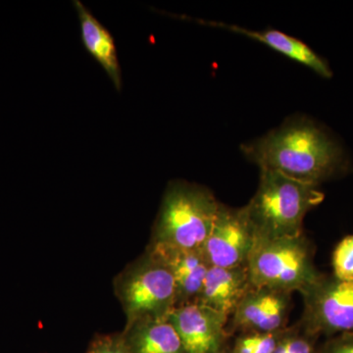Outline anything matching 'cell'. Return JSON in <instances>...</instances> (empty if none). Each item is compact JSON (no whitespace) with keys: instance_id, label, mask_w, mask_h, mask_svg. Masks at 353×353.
<instances>
[{"instance_id":"6da1fadb","label":"cell","mask_w":353,"mask_h":353,"mask_svg":"<svg viewBox=\"0 0 353 353\" xmlns=\"http://www.w3.org/2000/svg\"><path fill=\"white\" fill-rule=\"evenodd\" d=\"M243 155L260 170L275 171L301 182L319 185L345 169L340 145L314 122L304 117L241 146Z\"/></svg>"},{"instance_id":"7a4b0ae2","label":"cell","mask_w":353,"mask_h":353,"mask_svg":"<svg viewBox=\"0 0 353 353\" xmlns=\"http://www.w3.org/2000/svg\"><path fill=\"white\" fill-rule=\"evenodd\" d=\"M318 187L278 172L260 170L259 188L245 205L256 236L279 239L303 234L304 218L324 199Z\"/></svg>"},{"instance_id":"3957f363","label":"cell","mask_w":353,"mask_h":353,"mask_svg":"<svg viewBox=\"0 0 353 353\" xmlns=\"http://www.w3.org/2000/svg\"><path fill=\"white\" fill-rule=\"evenodd\" d=\"M220 202L206 188L187 182L170 183L155 224L154 243L185 250H201Z\"/></svg>"},{"instance_id":"277c9868","label":"cell","mask_w":353,"mask_h":353,"mask_svg":"<svg viewBox=\"0 0 353 353\" xmlns=\"http://www.w3.org/2000/svg\"><path fill=\"white\" fill-rule=\"evenodd\" d=\"M252 287L303 294L322 274L316 268L314 250L304 234L294 238L256 236L248 259Z\"/></svg>"},{"instance_id":"5b68a950","label":"cell","mask_w":353,"mask_h":353,"mask_svg":"<svg viewBox=\"0 0 353 353\" xmlns=\"http://www.w3.org/2000/svg\"><path fill=\"white\" fill-rule=\"evenodd\" d=\"M119 296L131 325L167 319L176 306L175 281L163 262L150 252L121 280Z\"/></svg>"},{"instance_id":"8992f818","label":"cell","mask_w":353,"mask_h":353,"mask_svg":"<svg viewBox=\"0 0 353 353\" xmlns=\"http://www.w3.org/2000/svg\"><path fill=\"white\" fill-rule=\"evenodd\" d=\"M303 325L310 336L353 333V282L321 277L303 292Z\"/></svg>"},{"instance_id":"52a82bcc","label":"cell","mask_w":353,"mask_h":353,"mask_svg":"<svg viewBox=\"0 0 353 353\" xmlns=\"http://www.w3.org/2000/svg\"><path fill=\"white\" fill-rule=\"evenodd\" d=\"M255 238L256 234L245 206L232 208L220 203L202 252L210 266L223 268L245 266Z\"/></svg>"},{"instance_id":"ba28073f","label":"cell","mask_w":353,"mask_h":353,"mask_svg":"<svg viewBox=\"0 0 353 353\" xmlns=\"http://www.w3.org/2000/svg\"><path fill=\"white\" fill-rule=\"evenodd\" d=\"M227 315L199 303L176 306L169 314L185 353L220 352L225 338Z\"/></svg>"},{"instance_id":"9c48e42d","label":"cell","mask_w":353,"mask_h":353,"mask_svg":"<svg viewBox=\"0 0 353 353\" xmlns=\"http://www.w3.org/2000/svg\"><path fill=\"white\" fill-rule=\"evenodd\" d=\"M292 292L252 287L232 315L233 326L245 333L283 331L289 318Z\"/></svg>"},{"instance_id":"30bf717a","label":"cell","mask_w":353,"mask_h":353,"mask_svg":"<svg viewBox=\"0 0 353 353\" xmlns=\"http://www.w3.org/2000/svg\"><path fill=\"white\" fill-rule=\"evenodd\" d=\"M150 252L169 269L176 290V306L196 303L210 268L201 250H185L154 243Z\"/></svg>"},{"instance_id":"8fae6325","label":"cell","mask_w":353,"mask_h":353,"mask_svg":"<svg viewBox=\"0 0 353 353\" xmlns=\"http://www.w3.org/2000/svg\"><path fill=\"white\" fill-rule=\"evenodd\" d=\"M252 287L246 265L233 268L210 266L196 303L231 317Z\"/></svg>"},{"instance_id":"7c38bea8","label":"cell","mask_w":353,"mask_h":353,"mask_svg":"<svg viewBox=\"0 0 353 353\" xmlns=\"http://www.w3.org/2000/svg\"><path fill=\"white\" fill-rule=\"evenodd\" d=\"M73 3L80 21L81 34L85 50L105 70L116 90H120L122 78L117 50L112 36L82 2L76 0Z\"/></svg>"},{"instance_id":"4fadbf2b","label":"cell","mask_w":353,"mask_h":353,"mask_svg":"<svg viewBox=\"0 0 353 353\" xmlns=\"http://www.w3.org/2000/svg\"><path fill=\"white\" fill-rule=\"evenodd\" d=\"M209 25L224 28V29L230 30V31L245 34V36L250 37L255 41L266 44L272 50L278 51V52L284 54L285 57L313 70L315 73L323 77V78L329 79L333 76L329 65L314 50H311L307 44L304 43L303 41L292 38L285 32L275 31V30H268V31L263 32L248 31V30L238 27V26L226 25L223 24V23L212 22L209 23Z\"/></svg>"},{"instance_id":"5bb4252c","label":"cell","mask_w":353,"mask_h":353,"mask_svg":"<svg viewBox=\"0 0 353 353\" xmlns=\"http://www.w3.org/2000/svg\"><path fill=\"white\" fill-rule=\"evenodd\" d=\"M126 341L132 353H185L168 319L141 320L132 324Z\"/></svg>"},{"instance_id":"9a60e30c","label":"cell","mask_w":353,"mask_h":353,"mask_svg":"<svg viewBox=\"0 0 353 353\" xmlns=\"http://www.w3.org/2000/svg\"><path fill=\"white\" fill-rule=\"evenodd\" d=\"M287 330L276 333H245L234 343L233 353H273Z\"/></svg>"},{"instance_id":"2e32d148","label":"cell","mask_w":353,"mask_h":353,"mask_svg":"<svg viewBox=\"0 0 353 353\" xmlns=\"http://www.w3.org/2000/svg\"><path fill=\"white\" fill-rule=\"evenodd\" d=\"M332 267L334 277L353 282V234L345 236L334 248Z\"/></svg>"},{"instance_id":"e0dca14e","label":"cell","mask_w":353,"mask_h":353,"mask_svg":"<svg viewBox=\"0 0 353 353\" xmlns=\"http://www.w3.org/2000/svg\"><path fill=\"white\" fill-rule=\"evenodd\" d=\"M273 353H315V350L307 336L287 330Z\"/></svg>"},{"instance_id":"ac0fdd59","label":"cell","mask_w":353,"mask_h":353,"mask_svg":"<svg viewBox=\"0 0 353 353\" xmlns=\"http://www.w3.org/2000/svg\"><path fill=\"white\" fill-rule=\"evenodd\" d=\"M87 353H132L123 336H102L92 343Z\"/></svg>"},{"instance_id":"d6986e66","label":"cell","mask_w":353,"mask_h":353,"mask_svg":"<svg viewBox=\"0 0 353 353\" xmlns=\"http://www.w3.org/2000/svg\"><path fill=\"white\" fill-rule=\"evenodd\" d=\"M321 353H353V333L334 336L326 343Z\"/></svg>"},{"instance_id":"ffe728a7","label":"cell","mask_w":353,"mask_h":353,"mask_svg":"<svg viewBox=\"0 0 353 353\" xmlns=\"http://www.w3.org/2000/svg\"><path fill=\"white\" fill-rule=\"evenodd\" d=\"M216 353H222V352H221V350H220V352H216Z\"/></svg>"}]
</instances>
